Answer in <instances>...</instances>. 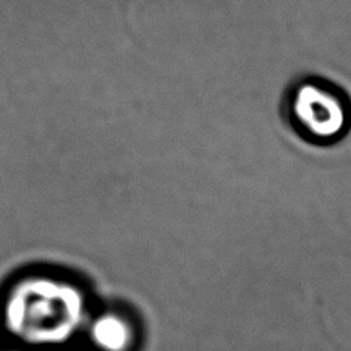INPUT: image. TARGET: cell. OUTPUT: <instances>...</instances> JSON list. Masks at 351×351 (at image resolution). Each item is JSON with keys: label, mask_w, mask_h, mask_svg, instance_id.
<instances>
[{"label": "cell", "mask_w": 351, "mask_h": 351, "mask_svg": "<svg viewBox=\"0 0 351 351\" xmlns=\"http://www.w3.org/2000/svg\"><path fill=\"white\" fill-rule=\"evenodd\" d=\"M0 351H29L25 348H5V350H0Z\"/></svg>", "instance_id": "4"}, {"label": "cell", "mask_w": 351, "mask_h": 351, "mask_svg": "<svg viewBox=\"0 0 351 351\" xmlns=\"http://www.w3.org/2000/svg\"><path fill=\"white\" fill-rule=\"evenodd\" d=\"M88 299L80 283L47 271L11 280L0 298V322L27 347H60L88 320Z\"/></svg>", "instance_id": "1"}, {"label": "cell", "mask_w": 351, "mask_h": 351, "mask_svg": "<svg viewBox=\"0 0 351 351\" xmlns=\"http://www.w3.org/2000/svg\"><path fill=\"white\" fill-rule=\"evenodd\" d=\"M291 113L302 132L322 143L342 138L351 125L350 101L326 84L306 81L295 87Z\"/></svg>", "instance_id": "2"}, {"label": "cell", "mask_w": 351, "mask_h": 351, "mask_svg": "<svg viewBox=\"0 0 351 351\" xmlns=\"http://www.w3.org/2000/svg\"><path fill=\"white\" fill-rule=\"evenodd\" d=\"M88 337L101 351H127L135 339L129 316L117 310H107L87 320Z\"/></svg>", "instance_id": "3"}]
</instances>
